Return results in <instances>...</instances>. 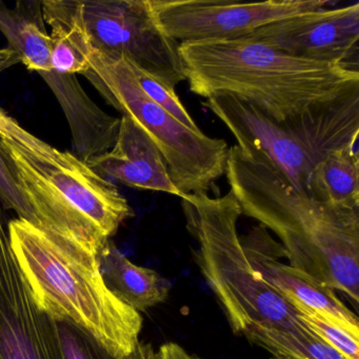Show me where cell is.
<instances>
[{
  "instance_id": "obj_1",
  "label": "cell",
  "mask_w": 359,
  "mask_h": 359,
  "mask_svg": "<svg viewBox=\"0 0 359 359\" xmlns=\"http://www.w3.org/2000/svg\"><path fill=\"white\" fill-rule=\"evenodd\" d=\"M230 192L243 215L272 231L289 266L359 302V209L323 203L297 192L266 161L229 149Z\"/></svg>"
},
{
  "instance_id": "obj_2",
  "label": "cell",
  "mask_w": 359,
  "mask_h": 359,
  "mask_svg": "<svg viewBox=\"0 0 359 359\" xmlns=\"http://www.w3.org/2000/svg\"><path fill=\"white\" fill-rule=\"evenodd\" d=\"M178 51L193 93L235 96L279 125L320 112L359 90L358 70L295 57L252 39L182 43Z\"/></svg>"
},
{
  "instance_id": "obj_3",
  "label": "cell",
  "mask_w": 359,
  "mask_h": 359,
  "mask_svg": "<svg viewBox=\"0 0 359 359\" xmlns=\"http://www.w3.org/2000/svg\"><path fill=\"white\" fill-rule=\"evenodd\" d=\"M8 231L37 306L79 327L115 358H128L140 342L142 317L109 290L98 258L20 218L10 220Z\"/></svg>"
},
{
  "instance_id": "obj_4",
  "label": "cell",
  "mask_w": 359,
  "mask_h": 359,
  "mask_svg": "<svg viewBox=\"0 0 359 359\" xmlns=\"http://www.w3.org/2000/svg\"><path fill=\"white\" fill-rule=\"evenodd\" d=\"M0 151L18 180L35 226L97 257L134 215L108 178L68 151H32L0 138Z\"/></svg>"
},
{
  "instance_id": "obj_5",
  "label": "cell",
  "mask_w": 359,
  "mask_h": 359,
  "mask_svg": "<svg viewBox=\"0 0 359 359\" xmlns=\"http://www.w3.org/2000/svg\"><path fill=\"white\" fill-rule=\"evenodd\" d=\"M186 226L197 243L195 258L235 334L251 325L279 330L308 329L297 311L254 270L237 232L243 215L236 198L186 194Z\"/></svg>"
},
{
  "instance_id": "obj_6",
  "label": "cell",
  "mask_w": 359,
  "mask_h": 359,
  "mask_svg": "<svg viewBox=\"0 0 359 359\" xmlns=\"http://www.w3.org/2000/svg\"><path fill=\"white\" fill-rule=\"evenodd\" d=\"M83 76L109 104L131 119L156 144L170 176L182 194H208L226 175L228 144L182 125L153 102L138 85L125 58L104 55L88 46Z\"/></svg>"
},
{
  "instance_id": "obj_7",
  "label": "cell",
  "mask_w": 359,
  "mask_h": 359,
  "mask_svg": "<svg viewBox=\"0 0 359 359\" xmlns=\"http://www.w3.org/2000/svg\"><path fill=\"white\" fill-rule=\"evenodd\" d=\"M43 16L74 27L90 49L121 56L171 89L186 81L180 43L161 32L147 0H48Z\"/></svg>"
},
{
  "instance_id": "obj_8",
  "label": "cell",
  "mask_w": 359,
  "mask_h": 359,
  "mask_svg": "<svg viewBox=\"0 0 359 359\" xmlns=\"http://www.w3.org/2000/svg\"><path fill=\"white\" fill-rule=\"evenodd\" d=\"M163 34L176 43L247 39L262 27L325 9L327 0H147Z\"/></svg>"
},
{
  "instance_id": "obj_9",
  "label": "cell",
  "mask_w": 359,
  "mask_h": 359,
  "mask_svg": "<svg viewBox=\"0 0 359 359\" xmlns=\"http://www.w3.org/2000/svg\"><path fill=\"white\" fill-rule=\"evenodd\" d=\"M0 210V359H66L57 323L35 304Z\"/></svg>"
},
{
  "instance_id": "obj_10",
  "label": "cell",
  "mask_w": 359,
  "mask_h": 359,
  "mask_svg": "<svg viewBox=\"0 0 359 359\" xmlns=\"http://www.w3.org/2000/svg\"><path fill=\"white\" fill-rule=\"evenodd\" d=\"M247 39L295 57L358 70L359 3L279 20Z\"/></svg>"
},
{
  "instance_id": "obj_11",
  "label": "cell",
  "mask_w": 359,
  "mask_h": 359,
  "mask_svg": "<svg viewBox=\"0 0 359 359\" xmlns=\"http://www.w3.org/2000/svg\"><path fill=\"white\" fill-rule=\"evenodd\" d=\"M205 100L203 106L230 130L241 150L259 156L297 192L312 197L314 161L285 127L235 96L216 94Z\"/></svg>"
},
{
  "instance_id": "obj_12",
  "label": "cell",
  "mask_w": 359,
  "mask_h": 359,
  "mask_svg": "<svg viewBox=\"0 0 359 359\" xmlns=\"http://www.w3.org/2000/svg\"><path fill=\"white\" fill-rule=\"evenodd\" d=\"M241 239L254 270L287 302H299L359 327L357 315L338 298L333 290L280 262V258L285 257V250L262 224L254 226Z\"/></svg>"
},
{
  "instance_id": "obj_13",
  "label": "cell",
  "mask_w": 359,
  "mask_h": 359,
  "mask_svg": "<svg viewBox=\"0 0 359 359\" xmlns=\"http://www.w3.org/2000/svg\"><path fill=\"white\" fill-rule=\"evenodd\" d=\"M88 165L102 177L112 178L130 188L184 196L172 182L156 144L126 116H121L114 146Z\"/></svg>"
},
{
  "instance_id": "obj_14",
  "label": "cell",
  "mask_w": 359,
  "mask_h": 359,
  "mask_svg": "<svg viewBox=\"0 0 359 359\" xmlns=\"http://www.w3.org/2000/svg\"><path fill=\"white\" fill-rule=\"evenodd\" d=\"M97 258L107 287L130 308L142 312L167 300L169 280L154 270L133 264L111 239Z\"/></svg>"
},
{
  "instance_id": "obj_15",
  "label": "cell",
  "mask_w": 359,
  "mask_h": 359,
  "mask_svg": "<svg viewBox=\"0 0 359 359\" xmlns=\"http://www.w3.org/2000/svg\"><path fill=\"white\" fill-rule=\"evenodd\" d=\"M359 158L355 147L330 153L313 170L314 198L346 209H359Z\"/></svg>"
},
{
  "instance_id": "obj_16",
  "label": "cell",
  "mask_w": 359,
  "mask_h": 359,
  "mask_svg": "<svg viewBox=\"0 0 359 359\" xmlns=\"http://www.w3.org/2000/svg\"><path fill=\"white\" fill-rule=\"evenodd\" d=\"M243 335L274 356L287 359H346L309 329L279 330L251 325Z\"/></svg>"
},
{
  "instance_id": "obj_17",
  "label": "cell",
  "mask_w": 359,
  "mask_h": 359,
  "mask_svg": "<svg viewBox=\"0 0 359 359\" xmlns=\"http://www.w3.org/2000/svg\"><path fill=\"white\" fill-rule=\"evenodd\" d=\"M304 325L346 359H359V327L291 300Z\"/></svg>"
},
{
  "instance_id": "obj_18",
  "label": "cell",
  "mask_w": 359,
  "mask_h": 359,
  "mask_svg": "<svg viewBox=\"0 0 359 359\" xmlns=\"http://www.w3.org/2000/svg\"><path fill=\"white\" fill-rule=\"evenodd\" d=\"M46 24L51 26V66L64 75H83L89 69L88 53L83 51L79 35L66 25L54 20Z\"/></svg>"
},
{
  "instance_id": "obj_19",
  "label": "cell",
  "mask_w": 359,
  "mask_h": 359,
  "mask_svg": "<svg viewBox=\"0 0 359 359\" xmlns=\"http://www.w3.org/2000/svg\"><path fill=\"white\" fill-rule=\"evenodd\" d=\"M126 62H127V60H126ZM127 62L138 85H140L142 91H144L153 102H156L158 106L165 109L172 116L175 117L178 121H180L182 125L188 127L189 129L193 130V131L195 132H201L198 126L195 123L194 119L189 114L188 111L184 108L182 102H180L175 90L167 87V86L161 83V81L155 79L154 77L149 75L148 73L136 68L135 66L130 64L129 62Z\"/></svg>"
},
{
  "instance_id": "obj_20",
  "label": "cell",
  "mask_w": 359,
  "mask_h": 359,
  "mask_svg": "<svg viewBox=\"0 0 359 359\" xmlns=\"http://www.w3.org/2000/svg\"><path fill=\"white\" fill-rule=\"evenodd\" d=\"M56 323L66 359H117L79 327L64 321Z\"/></svg>"
},
{
  "instance_id": "obj_21",
  "label": "cell",
  "mask_w": 359,
  "mask_h": 359,
  "mask_svg": "<svg viewBox=\"0 0 359 359\" xmlns=\"http://www.w3.org/2000/svg\"><path fill=\"white\" fill-rule=\"evenodd\" d=\"M0 203L6 210L16 212L20 219L26 220L35 226V217L32 209L1 151H0Z\"/></svg>"
},
{
  "instance_id": "obj_22",
  "label": "cell",
  "mask_w": 359,
  "mask_h": 359,
  "mask_svg": "<svg viewBox=\"0 0 359 359\" xmlns=\"http://www.w3.org/2000/svg\"><path fill=\"white\" fill-rule=\"evenodd\" d=\"M0 138L11 140L32 151H45L50 144L25 130L15 119L0 108Z\"/></svg>"
},
{
  "instance_id": "obj_23",
  "label": "cell",
  "mask_w": 359,
  "mask_h": 359,
  "mask_svg": "<svg viewBox=\"0 0 359 359\" xmlns=\"http://www.w3.org/2000/svg\"><path fill=\"white\" fill-rule=\"evenodd\" d=\"M156 355L157 359H194L182 346L174 342L163 344Z\"/></svg>"
},
{
  "instance_id": "obj_24",
  "label": "cell",
  "mask_w": 359,
  "mask_h": 359,
  "mask_svg": "<svg viewBox=\"0 0 359 359\" xmlns=\"http://www.w3.org/2000/svg\"><path fill=\"white\" fill-rule=\"evenodd\" d=\"M20 62V57L13 49L6 47L0 49V73Z\"/></svg>"
},
{
  "instance_id": "obj_25",
  "label": "cell",
  "mask_w": 359,
  "mask_h": 359,
  "mask_svg": "<svg viewBox=\"0 0 359 359\" xmlns=\"http://www.w3.org/2000/svg\"><path fill=\"white\" fill-rule=\"evenodd\" d=\"M127 359H157V355L152 344L140 341Z\"/></svg>"
},
{
  "instance_id": "obj_26",
  "label": "cell",
  "mask_w": 359,
  "mask_h": 359,
  "mask_svg": "<svg viewBox=\"0 0 359 359\" xmlns=\"http://www.w3.org/2000/svg\"><path fill=\"white\" fill-rule=\"evenodd\" d=\"M272 359H287V358H283V357L274 356V357H273Z\"/></svg>"
},
{
  "instance_id": "obj_27",
  "label": "cell",
  "mask_w": 359,
  "mask_h": 359,
  "mask_svg": "<svg viewBox=\"0 0 359 359\" xmlns=\"http://www.w3.org/2000/svg\"><path fill=\"white\" fill-rule=\"evenodd\" d=\"M194 359H203V358H196V357H194Z\"/></svg>"
}]
</instances>
